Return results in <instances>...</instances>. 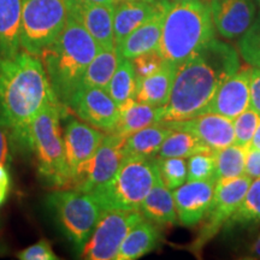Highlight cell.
<instances>
[{"label":"cell","mask_w":260,"mask_h":260,"mask_svg":"<svg viewBox=\"0 0 260 260\" xmlns=\"http://www.w3.org/2000/svg\"><path fill=\"white\" fill-rule=\"evenodd\" d=\"M58 102L42 60L19 51L0 57V125L16 148L30 152V129L46 104Z\"/></svg>","instance_id":"6da1fadb"},{"label":"cell","mask_w":260,"mask_h":260,"mask_svg":"<svg viewBox=\"0 0 260 260\" xmlns=\"http://www.w3.org/2000/svg\"><path fill=\"white\" fill-rule=\"evenodd\" d=\"M240 68L235 48L212 39L178 65L170 99L162 106L160 123L187 121L204 113L217 89Z\"/></svg>","instance_id":"7a4b0ae2"},{"label":"cell","mask_w":260,"mask_h":260,"mask_svg":"<svg viewBox=\"0 0 260 260\" xmlns=\"http://www.w3.org/2000/svg\"><path fill=\"white\" fill-rule=\"evenodd\" d=\"M100 47L75 12L58 38L41 53V60L58 102L69 105L80 88L81 80Z\"/></svg>","instance_id":"3957f363"},{"label":"cell","mask_w":260,"mask_h":260,"mask_svg":"<svg viewBox=\"0 0 260 260\" xmlns=\"http://www.w3.org/2000/svg\"><path fill=\"white\" fill-rule=\"evenodd\" d=\"M214 39L209 3H171L161 28L158 53L168 63L180 65Z\"/></svg>","instance_id":"277c9868"},{"label":"cell","mask_w":260,"mask_h":260,"mask_svg":"<svg viewBox=\"0 0 260 260\" xmlns=\"http://www.w3.org/2000/svg\"><path fill=\"white\" fill-rule=\"evenodd\" d=\"M67 109L59 102L46 104L30 129V152L37 158L39 175L57 188H68L71 180L61 128V117Z\"/></svg>","instance_id":"5b68a950"},{"label":"cell","mask_w":260,"mask_h":260,"mask_svg":"<svg viewBox=\"0 0 260 260\" xmlns=\"http://www.w3.org/2000/svg\"><path fill=\"white\" fill-rule=\"evenodd\" d=\"M160 178L154 158L124 157L115 176L92 194L103 210L135 211Z\"/></svg>","instance_id":"8992f818"},{"label":"cell","mask_w":260,"mask_h":260,"mask_svg":"<svg viewBox=\"0 0 260 260\" xmlns=\"http://www.w3.org/2000/svg\"><path fill=\"white\" fill-rule=\"evenodd\" d=\"M46 204L64 235L81 251L103 212L95 197L92 193L59 188L47 195Z\"/></svg>","instance_id":"52a82bcc"},{"label":"cell","mask_w":260,"mask_h":260,"mask_svg":"<svg viewBox=\"0 0 260 260\" xmlns=\"http://www.w3.org/2000/svg\"><path fill=\"white\" fill-rule=\"evenodd\" d=\"M68 15V0H22V50L40 57L64 29Z\"/></svg>","instance_id":"ba28073f"},{"label":"cell","mask_w":260,"mask_h":260,"mask_svg":"<svg viewBox=\"0 0 260 260\" xmlns=\"http://www.w3.org/2000/svg\"><path fill=\"white\" fill-rule=\"evenodd\" d=\"M125 140L116 133H107L95 152L76 168L68 188L92 193L107 183L124 159Z\"/></svg>","instance_id":"9c48e42d"},{"label":"cell","mask_w":260,"mask_h":260,"mask_svg":"<svg viewBox=\"0 0 260 260\" xmlns=\"http://www.w3.org/2000/svg\"><path fill=\"white\" fill-rule=\"evenodd\" d=\"M145 217L139 210H103L81 255L88 260H113L133 226Z\"/></svg>","instance_id":"30bf717a"},{"label":"cell","mask_w":260,"mask_h":260,"mask_svg":"<svg viewBox=\"0 0 260 260\" xmlns=\"http://www.w3.org/2000/svg\"><path fill=\"white\" fill-rule=\"evenodd\" d=\"M252 183V178L246 174L233 178H222L216 181L213 198L209 211L197 240L193 242V249H201L210 241L220 228L232 218L245 199L247 190Z\"/></svg>","instance_id":"8fae6325"},{"label":"cell","mask_w":260,"mask_h":260,"mask_svg":"<svg viewBox=\"0 0 260 260\" xmlns=\"http://www.w3.org/2000/svg\"><path fill=\"white\" fill-rule=\"evenodd\" d=\"M68 109L77 118L104 133L115 132L119 107L105 89L96 87L79 88L71 98Z\"/></svg>","instance_id":"7c38bea8"},{"label":"cell","mask_w":260,"mask_h":260,"mask_svg":"<svg viewBox=\"0 0 260 260\" xmlns=\"http://www.w3.org/2000/svg\"><path fill=\"white\" fill-rule=\"evenodd\" d=\"M61 121L64 122L63 139L65 155H67L70 174L73 176L74 171L81 162L88 159L99 147L106 133L94 128L88 123L81 122L80 118L71 115L69 109L65 110Z\"/></svg>","instance_id":"4fadbf2b"},{"label":"cell","mask_w":260,"mask_h":260,"mask_svg":"<svg viewBox=\"0 0 260 260\" xmlns=\"http://www.w3.org/2000/svg\"><path fill=\"white\" fill-rule=\"evenodd\" d=\"M252 65H241L239 71L224 81L217 89L205 112L218 113L228 118H236L249 106V80Z\"/></svg>","instance_id":"5bb4252c"},{"label":"cell","mask_w":260,"mask_h":260,"mask_svg":"<svg viewBox=\"0 0 260 260\" xmlns=\"http://www.w3.org/2000/svg\"><path fill=\"white\" fill-rule=\"evenodd\" d=\"M164 124L170 126L172 130L191 133L213 151H218L235 142L234 121L218 113L205 112L187 121Z\"/></svg>","instance_id":"9a60e30c"},{"label":"cell","mask_w":260,"mask_h":260,"mask_svg":"<svg viewBox=\"0 0 260 260\" xmlns=\"http://www.w3.org/2000/svg\"><path fill=\"white\" fill-rule=\"evenodd\" d=\"M216 181H187L174 190L178 222L183 226H194L204 219L213 198Z\"/></svg>","instance_id":"2e32d148"},{"label":"cell","mask_w":260,"mask_h":260,"mask_svg":"<svg viewBox=\"0 0 260 260\" xmlns=\"http://www.w3.org/2000/svg\"><path fill=\"white\" fill-rule=\"evenodd\" d=\"M171 3V0H155L153 15L134 31L130 32L124 40L116 45L119 57L133 59L140 54L157 51L165 15Z\"/></svg>","instance_id":"e0dca14e"},{"label":"cell","mask_w":260,"mask_h":260,"mask_svg":"<svg viewBox=\"0 0 260 260\" xmlns=\"http://www.w3.org/2000/svg\"><path fill=\"white\" fill-rule=\"evenodd\" d=\"M255 4V0H212L214 28L228 40L241 37L253 23Z\"/></svg>","instance_id":"ac0fdd59"},{"label":"cell","mask_w":260,"mask_h":260,"mask_svg":"<svg viewBox=\"0 0 260 260\" xmlns=\"http://www.w3.org/2000/svg\"><path fill=\"white\" fill-rule=\"evenodd\" d=\"M70 11L79 16L100 48H116L113 34V5L94 4L87 0H68Z\"/></svg>","instance_id":"d6986e66"},{"label":"cell","mask_w":260,"mask_h":260,"mask_svg":"<svg viewBox=\"0 0 260 260\" xmlns=\"http://www.w3.org/2000/svg\"><path fill=\"white\" fill-rule=\"evenodd\" d=\"M177 68L178 65L164 61L157 73L139 80L136 82L138 84H136L135 99L140 103L152 106L160 107L167 105L170 99Z\"/></svg>","instance_id":"ffe728a7"},{"label":"cell","mask_w":260,"mask_h":260,"mask_svg":"<svg viewBox=\"0 0 260 260\" xmlns=\"http://www.w3.org/2000/svg\"><path fill=\"white\" fill-rule=\"evenodd\" d=\"M118 107L119 118L113 133L124 138H128L129 135L146 126L159 123L161 119L162 106L158 107L140 103L135 98L128 99Z\"/></svg>","instance_id":"44dd1931"},{"label":"cell","mask_w":260,"mask_h":260,"mask_svg":"<svg viewBox=\"0 0 260 260\" xmlns=\"http://www.w3.org/2000/svg\"><path fill=\"white\" fill-rule=\"evenodd\" d=\"M155 2V0H154ZM133 0H118L113 6V34L116 45L153 15L155 4Z\"/></svg>","instance_id":"7402d4cb"},{"label":"cell","mask_w":260,"mask_h":260,"mask_svg":"<svg viewBox=\"0 0 260 260\" xmlns=\"http://www.w3.org/2000/svg\"><path fill=\"white\" fill-rule=\"evenodd\" d=\"M160 241L157 224L144 218L133 226L119 248L117 260H135L152 252Z\"/></svg>","instance_id":"603a6c76"},{"label":"cell","mask_w":260,"mask_h":260,"mask_svg":"<svg viewBox=\"0 0 260 260\" xmlns=\"http://www.w3.org/2000/svg\"><path fill=\"white\" fill-rule=\"evenodd\" d=\"M22 0H0V57L11 58L21 50Z\"/></svg>","instance_id":"cb8c5ba5"},{"label":"cell","mask_w":260,"mask_h":260,"mask_svg":"<svg viewBox=\"0 0 260 260\" xmlns=\"http://www.w3.org/2000/svg\"><path fill=\"white\" fill-rule=\"evenodd\" d=\"M139 211L146 219L151 220L157 225L176 224L178 222L174 195L165 186L161 178L154 184L140 205Z\"/></svg>","instance_id":"d4e9b609"},{"label":"cell","mask_w":260,"mask_h":260,"mask_svg":"<svg viewBox=\"0 0 260 260\" xmlns=\"http://www.w3.org/2000/svg\"><path fill=\"white\" fill-rule=\"evenodd\" d=\"M171 133L170 126L160 122L138 130L125 140L124 157L154 158Z\"/></svg>","instance_id":"484cf974"},{"label":"cell","mask_w":260,"mask_h":260,"mask_svg":"<svg viewBox=\"0 0 260 260\" xmlns=\"http://www.w3.org/2000/svg\"><path fill=\"white\" fill-rule=\"evenodd\" d=\"M119 60H121V57L116 48H111V50L100 48L96 56L93 58V60L90 61L84 71L80 88L96 87V88L106 90L117 67H118Z\"/></svg>","instance_id":"4316f807"},{"label":"cell","mask_w":260,"mask_h":260,"mask_svg":"<svg viewBox=\"0 0 260 260\" xmlns=\"http://www.w3.org/2000/svg\"><path fill=\"white\" fill-rule=\"evenodd\" d=\"M213 151L201 142L197 136L184 130H172L162 142L158 157L161 158H189L199 152Z\"/></svg>","instance_id":"83f0119b"},{"label":"cell","mask_w":260,"mask_h":260,"mask_svg":"<svg viewBox=\"0 0 260 260\" xmlns=\"http://www.w3.org/2000/svg\"><path fill=\"white\" fill-rule=\"evenodd\" d=\"M249 146L229 145L216 151V181L245 174Z\"/></svg>","instance_id":"f1b7e54d"},{"label":"cell","mask_w":260,"mask_h":260,"mask_svg":"<svg viewBox=\"0 0 260 260\" xmlns=\"http://www.w3.org/2000/svg\"><path fill=\"white\" fill-rule=\"evenodd\" d=\"M136 76L132 60L121 58L118 67L113 74L106 92L112 98L117 105H121L128 99L135 98Z\"/></svg>","instance_id":"f546056e"},{"label":"cell","mask_w":260,"mask_h":260,"mask_svg":"<svg viewBox=\"0 0 260 260\" xmlns=\"http://www.w3.org/2000/svg\"><path fill=\"white\" fill-rule=\"evenodd\" d=\"M226 223L228 225L239 224L241 226L260 224V177L252 181L245 199Z\"/></svg>","instance_id":"4dcf8cb0"},{"label":"cell","mask_w":260,"mask_h":260,"mask_svg":"<svg viewBox=\"0 0 260 260\" xmlns=\"http://www.w3.org/2000/svg\"><path fill=\"white\" fill-rule=\"evenodd\" d=\"M159 174L164 184L170 190H175L187 181L188 167L186 158H155Z\"/></svg>","instance_id":"1f68e13d"},{"label":"cell","mask_w":260,"mask_h":260,"mask_svg":"<svg viewBox=\"0 0 260 260\" xmlns=\"http://www.w3.org/2000/svg\"><path fill=\"white\" fill-rule=\"evenodd\" d=\"M187 181H216V151H205L188 158Z\"/></svg>","instance_id":"d6a6232c"},{"label":"cell","mask_w":260,"mask_h":260,"mask_svg":"<svg viewBox=\"0 0 260 260\" xmlns=\"http://www.w3.org/2000/svg\"><path fill=\"white\" fill-rule=\"evenodd\" d=\"M239 51L243 60L252 67L260 68V21L255 19L251 27L241 35Z\"/></svg>","instance_id":"836d02e7"},{"label":"cell","mask_w":260,"mask_h":260,"mask_svg":"<svg viewBox=\"0 0 260 260\" xmlns=\"http://www.w3.org/2000/svg\"><path fill=\"white\" fill-rule=\"evenodd\" d=\"M234 121V132H235V144L241 146H249L254 135L256 126L260 121V116L254 110L247 109L240 113Z\"/></svg>","instance_id":"e575fe53"},{"label":"cell","mask_w":260,"mask_h":260,"mask_svg":"<svg viewBox=\"0 0 260 260\" xmlns=\"http://www.w3.org/2000/svg\"><path fill=\"white\" fill-rule=\"evenodd\" d=\"M130 60H132L133 68H134L135 71L136 82L139 80L149 76V75L157 73L165 61L160 54L158 53V51H151L147 52V53L140 54V56L133 58Z\"/></svg>","instance_id":"d590c367"},{"label":"cell","mask_w":260,"mask_h":260,"mask_svg":"<svg viewBox=\"0 0 260 260\" xmlns=\"http://www.w3.org/2000/svg\"><path fill=\"white\" fill-rule=\"evenodd\" d=\"M22 260H56L58 256L52 249L51 243L47 240H40L34 245L27 247L17 254Z\"/></svg>","instance_id":"8d00e7d4"},{"label":"cell","mask_w":260,"mask_h":260,"mask_svg":"<svg viewBox=\"0 0 260 260\" xmlns=\"http://www.w3.org/2000/svg\"><path fill=\"white\" fill-rule=\"evenodd\" d=\"M249 105L260 116V68L253 67L249 80Z\"/></svg>","instance_id":"74e56055"},{"label":"cell","mask_w":260,"mask_h":260,"mask_svg":"<svg viewBox=\"0 0 260 260\" xmlns=\"http://www.w3.org/2000/svg\"><path fill=\"white\" fill-rule=\"evenodd\" d=\"M245 174L252 180L260 177V149L249 147L246 159Z\"/></svg>","instance_id":"f35d334b"},{"label":"cell","mask_w":260,"mask_h":260,"mask_svg":"<svg viewBox=\"0 0 260 260\" xmlns=\"http://www.w3.org/2000/svg\"><path fill=\"white\" fill-rule=\"evenodd\" d=\"M5 129L0 125V162L6 164L10 160V141Z\"/></svg>","instance_id":"ab89813d"},{"label":"cell","mask_w":260,"mask_h":260,"mask_svg":"<svg viewBox=\"0 0 260 260\" xmlns=\"http://www.w3.org/2000/svg\"><path fill=\"white\" fill-rule=\"evenodd\" d=\"M0 187L10 188V174L6 169L5 164L0 162Z\"/></svg>","instance_id":"60d3db41"},{"label":"cell","mask_w":260,"mask_h":260,"mask_svg":"<svg viewBox=\"0 0 260 260\" xmlns=\"http://www.w3.org/2000/svg\"><path fill=\"white\" fill-rule=\"evenodd\" d=\"M248 255H249V258H252V259H260V236L255 240V242L251 246V248H249Z\"/></svg>","instance_id":"b9f144b4"},{"label":"cell","mask_w":260,"mask_h":260,"mask_svg":"<svg viewBox=\"0 0 260 260\" xmlns=\"http://www.w3.org/2000/svg\"><path fill=\"white\" fill-rule=\"evenodd\" d=\"M251 148H256L260 149V121L258 123V126H256L254 135H253V139L251 141V145H249Z\"/></svg>","instance_id":"7bdbcfd3"},{"label":"cell","mask_w":260,"mask_h":260,"mask_svg":"<svg viewBox=\"0 0 260 260\" xmlns=\"http://www.w3.org/2000/svg\"><path fill=\"white\" fill-rule=\"evenodd\" d=\"M89 3H94V4H103V5H113L117 0H87Z\"/></svg>","instance_id":"ee69618b"},{"label":"cell","mask_w":260,"mask_h":260,"mask_svg":"<svg viewBox=\"0 0 260 260\" xmlns=\"http://www.w3.org/2000/svg\"><path fill=\"white\" fill-rule=\"evenodd\" d=\"M8 188H3L0 187V206H2L3 203L6 200V197H8Z\"/></svg>","instance_id":"f6af8a7d"},{"label":"cell","mask_w":260,"mask_h":260,"mask_svg":"<svg viewBox=\"0 0 260 260\" xmlns=\"http://www.w3.org/2000/svg\"><path fill=\"white\" fill-rule=\"evenodd\" d=\"M171 2H174V3H186V2H194V0H171ZM200 2H205V3H209V4H211V2H212V0H200Z\"/></svg>","instance_id":"bcb514c9"},{"label":"cell","mask_w":260,"mask_h":260,"mask_svg":"<svg viewBox=\"0 0 260 260\" xmlns=\"http://www.w3.org/2000/svg\"><path fill=\"white\" fill-rule=\"evenodd\" d=\"M118 2V0H117ZM133 2H146V3H153L154 0H133Z\"/></svg>","instance_id":"7dc6e473"},{"label":"cell","mask_w":260,"mask_h":260,"mask_svg":"<svg viewBox=\"0 0 260 260\" xmlns=\"http://www.w3.org/2000/svg\"><path fill=\"white\" fill-rule=\"evenodd\" d=\"M255 3H256V4H258V6H259V9H260V0H255Z\"/></svg>","instance_id":"c3c4849f"},{"label":"cell","mask_w":260,"mask_h":260,"mask_svg":"<svg viewBox=\"0 0 260 260\" xmlns=\"http://www.w3.org/2000/svg\"><path fill=\"white\" fill-rule=\"evenodd\" d=\"M256 19H259L260 21V11H259V15H258V17H256Z\"/></svg>","instance_id":"681fc988"}]
</instances>
